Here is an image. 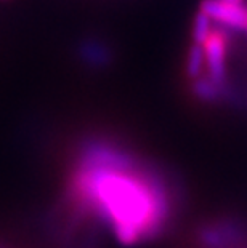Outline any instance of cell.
<instances>
[{
	"mask_svg": "<svg viewBox=\"0 0 247 248\" xmlns=\"http://www.w3.org/2000/svg\"><path fill=\"white\" fill-rule=\"evenodd\" d=\"M69 187L77 207L101 219L122 244L154 239L170 223L172 197L164 179L109 142L83 147Z\"/></svg>",
	"mask_w": 247,
	"mask_h": 248,
	"instance_id": "cell-1",
	"label": "cell"
},
{
	"mask_svg": "<svg viewBox=\"0 0 247 248\" xmlns=\"http://www.w3.org/2000/svg\"><path fill=\"white\" fill-rule=\"evenodd\" d=\"M206 60L209 78L218 85L225 87L227 78V56L230 48V35L228 29L212 28L206 40L201 44Z\"/></svg>",
	"mask_w": 247,
	"mask_h": 248,
	"instance_id": "cell-2",
	"label": "cell"
},
{
	"mask_svg": "<svg viewBox=\"0 0 247 248\" xmlns=\"http://www.w3.org/2000/svg\"><path fill=\"white\" fill-rule=\"evenodd\" d=\"M201 10L212 21H217L227 29L246 31L247 29V7L243 3H231L225 0H206Z\"/></svg>",
	"mask_w": 247,
	"mask_h": 248,
	"instance_id": "cell-3",
	"label": "cell"
},
{
	"mask_svg": "<svg viewBox=\"0 0 247 248\" xmlns=\"http://www.w3.org/2000/svg\"><path fill=\"white\" fill-rule=\"evenodd\" d=\"M204 64H206V60H204L202 46L199 45V44L193 45L191 50H190V55H188V62H186L188 76L193 77V78H199Z\"/></svg>",
	"mask_w": 247,
	"mask_h": 248,
	"instance_id": "cell-4",
	"label": "cell"
},
{
	"mask_svg": "<svg viewBox=\"0 0 247 248\" xmlns=\"http://www.w3.org/2000/svg\"><path fill=\"white\" fill-rule=\"evenodd\" d=\"M210 29H212V19H210L202 10H199L196 18H194V23H193V39L196 44L201 45L206 37L209 35Z\"/></svg>",
	"mask_w": 247,
	"mask_h": 248,
	"instance_id": "cell-5",
	"label": "cell"
},
{
	"mask_svg": "<svg viewBox=\"0 0 247 248\" xmlns=\"http://www.w3.org/2000/svg\"><path fill=\"white\" fill-rule=\"evenodd\" d=\"M225 2H231V3H243V0H225Z\"/></svg>",
	"mask_w": 247,
	"mask_h": 248,
	"instance_id": "cell-6",
	"label": "cell"
},
{
	"mask_svg": "<svg viewBox=\"0 0 247 248\" xmlns=\"http://www.w3.org/2000/svg\"><path fill=\"white\" fill-rule=\"evenodd\" d=\"M246 32H247V29H246Z\"/></svg>",
	"mask_w": 247,
	"mask_h": 248,
	"instance_id": "cell-7",
	"label": "cell"
}]
</instances>
